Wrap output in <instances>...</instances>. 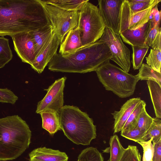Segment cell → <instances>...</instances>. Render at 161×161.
Listing matches in <instances>:
<instances>
[{"label": "cell", "instance_id": "obj_22", "mask_svg": "<svg viewBox=\"0 0 161 161\" xmlns=\"http://www.w3.org/2000/svg\"><path fill=\"white\" fill-rule=\"evenodd\" d=\"M88 0H40L44 3L52 5L63 10L70 11H79L83 3Z\"/></svg>", "mask_w": 161, "mask_h": 161}, {"label": "cell", "instance_id": "obj_19", "mask_svg": "<svg viewBox=\"0 0 161 161\" xmlns=\"http://www.w3.org/2000/svg\"><path fill=\"white\" fill-rule=\"evenodd\" d=\"M161 0H123L121 10L131 15L156 5Z\"/></svg>", "mask_w": 161, "mask_h": 161}, {"label": "cell", "instance_id": "obj_26", "mask_svg": "<svg viewBox=\"0 0 161 161\" xmlns=\"http://www.w3.org/2000/svg\"><path fill=\"white\" fill-rule=\"evenodd\" d=\"M146 105L145 102L141 100L131 113L121 130H130L136 126L140 114L146 110Z\"/></svg>", "mask_w": 161, "mask_h": 161}, {"label": "cell", "instance_id": "obj_5", "mask_svg": "<svg viewBox=\"0 0 161 161\" xmlns=\"http://www.w3.org/2000/svg\"><path fill=\"white\" fill-rule=\"evenodd\" d=\"M96 72L105 89L112 91L120 98L133 95L139 81L136 75L126 72L110 61L99 67Z\"/></svg>", "mask_w": 161, "mask_h": 161}, {"label": "cell", "instance_id": "obj_7", "mask_svg": "<svg viewBox=\"0 0 161 161\" xmlns=\"http://www.w3.org/2000/svg\"><path fill=\"white\" fill-rule=\"evenodd\" d=\"M41 3L45 9L55 32L58 37L60 44L68 33L77 27L79 11H66L52 5Z\"/></svg>", "mask_w": 161, "mask_h": 161}, {"label": "cell", "instance_id": "obj_1", "mask_svg": "<svg viewBox=\"0 0 161 161\" xmlns=\"http://www.w3.org/2000/svg\"><path fill=\"white\" fill-rule=\"evenodd\" d=\"M49 25L40 0H0V36L11 37Z\"/></svg>", "mask_w": 161, "mask_h": 161}, {"label": "cell", "instance_id": "obj_11", "mask_svg": "<svg viewBox=\"0 0 161 161\" xmlns=\"http://www.w3.org/2000/svg\"><path fill=\"white\" fill-rule=\"evenodd\" d=\"M14 49L22 62L31 65L36 58L35 46L29 32H22L11 36Z\"/></svg>", "mask_w": 161, "mask_h": 161}, {"label": "cell", "instance_id": "obj_20", "mask_svg": "<svg viewBox=\"0 0 161 161\" xmlns=\"http://www.w3.org/2000/svg\"><path fill=\"white\" fill-rule=\"evenodd\" d=\"M42 120V127L53 135L61 130L58 112L47 111L40 113Z\"/></svg>", "mask_w": 161, "mask_h": 161}, {"label": "cell", "instance_id": "obj_18", "mask_svg": "<svg viewBox=\"0 0 161 161\" xmlns=\"http://www.w3.org/2000/svg\"><path fill=\"white\" fill-rule=\"evenodd\" d=\"M59 53L65 56L74 53L83 47L80 37V31L78 27L70 31L60 44Z\"/></svg>", "mask_w": 161, "mask_h": 161}, {"label": "cell", "instance_id": "obj_4", "mask_svg": "<svg viewBox=\"0 0 161 161\" xmlns=\"http://www.w3.org/2000/svg\"><path fill=\"white\" fill-rule=\"evenodd\" d=\"M58 113L61 130L74 143L88 145L96 138V126L92 119L78 107L65 105Z\"/></svg>", "mask_w": 161, "mask_h": 161}, {"label": "cell", "instance_id": "obj_32", "mask_svg": "<svg viewBox=\"0 0 161 161\" xmlns=\"http://www.w3.org/2000/svg\"><path fill=\"white\" fill-rule=\"evenodd\" d=\"M141 158L137 147L129 145L125 149L119 161H141Z\"/></svg>", "mask_w": 161, "mask_h": 161}, {"label": "cell", "instance_id": "obj_28", "mask_svg": "<svg viewBox=\"0 0 161 161\" xmlns=\"http://www.w3.org/2000/svg\"><path fill=\"white\" fill-rule=\"evenodd\" d=\"M132 49L131 62L134 70L139 69L141 67L144 58L147 53L149 47H143L137 46H131Z\"/></svg>", "mask_w": 161, "mask_h": 161}, {"label": "cell", "instance_id": "obj_3", "mask_svg": "<svg viewBox=\"0 0 161 161\" xmlns=\"http://www.w3.org/2000/svg\"><path fill=\"white\" fill-rule=\"evenodd\" d=\"M31 136L28 125L19 115L0 118V161L20 156L29 147Z\"/></svg>", "mask_w": 161, "mask_h": 161}, {"label": "cell", "instance_id": "obj_29", "mask_svg": "<svg viewBox=\"0 0 161 161\" xmlns=\"http://www.w3.org/2000/svg\"><path fill=\"white\" fill-rule=\"evenodd\" d=\"M146 58L147 64L161 72V48L151 49L149 54Z\"/></svg>", "mask_w": 161, "mask_h": 161}, {"label": "cell", "instance_id": "obj_37", "mask_svg": "<svg viewBox=\"0 0 161 161\" xmlns=\"http://www.w3.org/2000/svg\"><path fill=\"white\" fill-rule=\"evenodd\" d=\"M160 25H157L153 27L149 26L148 32L145 44L148 46L151 47L159 30Z\"/></svg>", "mask_w": 161, "mask_h": 161}, {"label": "cell", "instance_id": "obj_23", "mask_svg": "<svg viewBox=\"0 0 161 161\" xmlns=\"http://www.w3.org/2000/svg\"><path fill=\"white\" fill-rule=\"evenodd\" d=\"M139 80H150L156 82L161 86V73L154 70L150 66L142 63L136 75Z\"/></svg>", "mask_w": 161, "mask_h": 161}, {"label": "cell", "instance_id": "obj_24", "mask_svg": "<svg viewBox=\"0 0 161 161\" xmlns=\"http://www.w3.org/2000/svg\"><path fill=\"white\" fill-rule=\"evenodd\" d=\"M109 143L110 156L108 161H119L125 148L122 145L117 135L111 137Z\"/></svg>", "mask_w": 161, "mask_h": 161}, {"label": "cell", "instance_id": "obj_27", "mask_svg": "<svg viewBox=\"0 0 161 161\" xmlns=\"http://www.w3.org/2000/svg\"><path fill=\"white\" fill-rule=\"evenodd\" d=\"M77 161H104V159L102 154L96 148L90 147L81 152Z\"/></svg>", "mask_w": 161, "mask_h": 161}, {"label": "cell", "instance_id": "obj_34", "mask_svg": "<svg viewBox=\"0 0 161 161\" xmlns=\"http://www.w3.org/2000/svg\"><path fill=\"white\" fill-rule=\"evenodd\" d=\"M152 139L146 141L137 142L142 147L143 155L142 161H152L153 153V147L152 143Z\"/></svg>", "mask_w": 161, "mask_h": 161}, {"label": "cell", "instance_id": "obj_33", "mask_svg": "<svg viewBox=\"0 0 161 161\" xmlns=\"http://www.w3.org/2000/svg\"><path fill=\"white\" fill-rule=\"evenodd\" d=\"M153 122V118L147 113L146 110L140 114L137 121L136 126L141 131L147 132Z\"/></svg>", "mask_w": 161, "mask_h": 161}, {"label": "cell", "instance_id": "obj_15", "mask_svg": "<svg viewBox=\"0 0 161 161\" xmlns=\"http://www.w3.org/2000/svg\"><path fill=\"white\" fill-rule=\"evenodd\" d=\"M141 100L140 97L130 99L123 104L119 111L111 113L114 119V134L121 130L131 113Z\"/></svg>", "mask_w": 161, "mask_h": 161}, {"label": "cell", "instance_id": "obj_25", "mask_svg": "<svg viewBox=\"0 0 161 161\" xmlns=\"http://www.w3.org/2000/svg\"><path fill=\"white\" fill-rule=\"evenodd\" d=\"M13 53L9 44V39L0 36V69L3 67L13 58Z\"/></svg>", "mask_w": 161, "mask_h": 161}, {"label": "cell", "instance_id": "obj_14", "mask_svg": "<svg viewBox=\"0 0 161 161\" xmlns=\"http://www.w3.org/2000/svg\"><path fill=\"white\" fill-rule=\"evenodd\" d=\"M54 30L52 25L29 32L35 46L36 58L41 54L51 42Z\"/></svg>", "mask_w": 161, "mask_h": 161}, {"label": "cell", "instance_id": "obj_6", "mask_svg": "<svg viewBox=\"0 0 161 161\" xmlns=\"http://www.w3.org/2000/svg\"><path fill=\"white\" fill-rule=\"evenodd\" d=\"M78 27L80 31L83 47L94 43L101 38L106 27L98 8L89 2L79 11Z\"/></svg>", "mask_w": 161, "mask_h": 161}, {"label": "cell", "instance_id": "obj_2", "mask_svg": "<svg viewBox=\"0 0 161 161\" xmlns=\"http://www.w3.org/2000/svg\"><path fill=\"white\" fill-rule=\"evenodd\" d=\"M112 57L107 45L99 40L68 55L57 53L48 64L54 72L84 73L94 71Z\"/></svg>", "mask_w": 161, "mask_h": 161}, {"label": "cell", "instance_id": "obj_30", "mask_svg": "<svg viewBox=\"0 0 161 161\" xmlns=\"http://www.w3.org/2000/svg\"><path fill=\"white\" fill-rule=\"evenodd\" d=\"M152 139L153 145L161 140V120L157 117L153 118V123L147 132V139L148 141Z\"/></svg>", "mask_w": 161, "mask_h": 161}, {"label": "cell", "instance_id": "obj_38", "mask_svg": "<svg viewBox=\"0 0 161 161\" xmlns=\"http://www.w3.org/2000/svg\"><path fill=\"white\" fill-rule=\"evenodd\" d=\"M153 145V153L152 161H161V140Z\"/></svg>", "mask_w": 161, "mask_h": 161}, {"label": "cell", "instance_id": "obj_12", "mask_svg": "<svg viewBox=\"0 0 161 161\" xmlns=\"http://www.w3.org/2000/svg\"><path fill=\"white\" fill-rule=\"evenodd\" d=\"M156 6L131 15L121 10L119 33L127 29L135 30L143 26L149 21L151 10Z\"/></svg>", "mask_w": 161, "mask_h": 161}, {"label": "cell", "instance_id": "obj_10", "mask_svg": "<svg viewBox=\"0 0 161 161\" xmlns=\"http://www.w3.org/2000/svg\"><path fill=\"white\" fill-rule=\"evenodd\" d=\"M123 0H99V9L106 27L119 34L120 17Z\"/></svg>", "mask_w": 161, "mask_h": 161}, {"label": "cell", "instance_id": "obj_13", "mask_svg": "<svg viewBox=\"0 0 161 161\" xmlns=\"http://www.w3.org/2000/svg\"><path fill=\"white\" fill-rule=\"evenodd\" d=\"M60 44L59 39L54 31L53 37L48 45L43 52L36 58L31 65L32 68L39 74L42 73L57 53Z\"/></svg>", "mask_w": 161, "mask_h": 161}, {"label": "cell", "instance_id": "obj_16", "mask_svg": "<svg viewBox=\"0 0 161 161\" xmlns=\"http://www.w3.org/2000/svg\"><path fill=\"white\" fill-rule=\"evenodd\" d=\"M149 22L142 27L135 30L127 29L120 33L121 38L131 46L148 47L145 43L149 28Z\"/></svg>", "mask_w": 161, "mask_h": 161}, {"label": "cell", "instance_id": "obj_31", "mask_svg": "<svg viewBox=\"0 0 161 161\" xmlns=\"http://www.w3.org/2000/svg\"><path fill=\"white\" fill-rule=\"evenodd\" d=\"M121 135L126 139L136 142L147 141V132L140 130L137 126L130 130H121Z\"/></svg>", "mask_w": 161, "mask_h": 161}, {"label": "cell", "instance_id": "obj_9", "mask_svg": "<svg viewBox=\"0 0 161 161\" xmlns=\"http://www.w3.org/2000/svg\"><path fill=\"white\" fill-rule=\"evenodd\" d=\"M66 79L64 77L56 80L48 88L44 90L47 93L37 104L36 113L47 111L58 112L64 106V90Z\"/></svg>", "mask_w": 161, "mask_h": 161}, {"label": "cell", "instance_id": "obj_36", "mask_svg": "<svg viewBox=\"0 0 161 161\" xmlns=\"http://www.w3.org/2000/svg\"><path fill=\"white\" fill-rule=\"evenodd\" d=\"M161 16V11H159L157 5L152 9L149 22V25L153 26L155 25H160Z\"/></svg>", "mask_w": 161, "mask_h": 161}, {"label": "cell", "instance_id": "obj_8", "mask_svg": "<svg viewBox=\"0 0 161 161\" xmlns=\"http://www.w3.org/2000/svg\"><path fill=\"white\" fill-rule=\"evenodd\" d=\"M99 40L106 44L111 51L112 60L126 73L131 66L130 51L123 42L119 34L106 27Z\"/></svg>", "mask_w": 161, "mask_h": 161}, {"label": "cell", "instance_id": "obj_35", "mask_svg": "<svg viewBox=\"0 0 161 161\" xmlns=\"http://www.w3.org/2000/svg\"><path fill=\"white\" fill-rule=\"evenodd\" d=\"M18 99V97L11 90L0 88V102L14 104Z\"/></svg>", "mask_w": 161, "mask_h": 161}, {"label": "cell", "instance_id": "obj_17", "mask_svg": "<svg viewBox=\"0 0 161 161\" xmlns=\"http://www.w3.org/2000/svg\"><path fill=\"white\" fill-rule=\"evenodd\" d=\"M29 156V161H68V159L65 153L45 147L33 150Z\"/></svg>", "mask_w": 161, "mask_h": 161}, {"label": "cell", "instance_id": "obj_21", "mask_svg": "<svg viewBox=\"0 0 161 161\" xmlns=\"http://www.w3.org/2000/svg\"><path fill=\"white\" fill-rule=\"evenodd\" d=\"M147 82L156 117L161 119V86L152 80Z\"/></svg>", "mask_w": 161, "mask_h": 161}]
</instances>
